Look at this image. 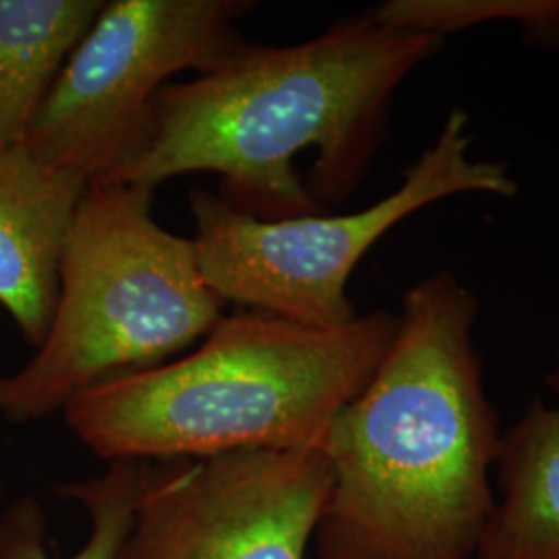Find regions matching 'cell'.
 <instances>
[{
  "mask_svg": "<svg viewBox=\"0 0 559 559\" xmlns=\"http://www.w3.org/2000/svg\"><path fill=\"white\" fill-rule=\"evenodd\" d=\"M443 36L376 15L295 46H249L210 73L164 85L154 135L106 182L154 191L187 173H214L221 200L260 221L318 216L344 201L381 140L402 80Z\"/></svg>",
  "mask_w": 559,
  "mask_h": 559,
  "instance_id": "cell-1",
  "label": "cell"
},
{
  "mask_svg": "<svg viewBox=\"0 0 559 559\" xmlns=\"http://www.w3.org/2000/svg\"><path fill=\"white\" fill-rule=\"evenodd\" d=\"M475 295L413 286L378 371L334 420L318 559H475L493 512L500 419L473 344Z\"/></svg>",
  "mask_w": 559,
  "mask_h": 559,
  "instance_id": "cell-2",
  "label": "cell"
},
{
  "mask_svg": "<svg viewBox=\"0 0 559 559\" xmlns=\"http://www.w3.org/2000/svg\"><path fill=\"white\" fill-rule=\"evenodd\" d=\"M396 323L383 309L338 328L242 309L191 355L106 381L62 413L108 462L323 452L334 420L378 371Z\"/></svg>",
  "mask_w": 559,
  "mask_h": 559,
  "instance_id": "cell-3",
  "label": "cell"
},
{
  "mask_svg": "<svg viewBox=\"0 0 559 559\" xmlns=\"http://www.w3.org/2000/svg\"><path fill=\"white\" fill-rule=\"evenodd\" d=\"M152 191L94 180L62 251L59 297L36 357L0 378V419L64 411L106 381L173 360L222 320L193 240L152 221Z\"/></svg>",
  "mask_w": 559,
  "mask_h": 559,
  "instance_id": "cell-4",
  "label": "cell"
},
{
  "mask_svg": "<svg viewBox=\"0 0 559 559\" xmlns=\"http://www.w3.org/2000/svg\"><path fill=\"white\" fill-rule=\"evenodd\" d=\"M460 193L510 198L516 182L503 164L471 158L468 117L456 108L399 189L360 212L260 221L198 189L189 198L191 240L203 278L224 302L338 328L357 320L346 284L365 253L420 207Z\"/></svg>",
  "mask_w": 559,
  "mask_h": 559,
  "instance_id": "cell-5",
  "label": "cell"
},
{
  "mask_svg": "<svg viewBox=\"0 0 559 559\" xmlns=\"http://www.w3.org/2000/svg\"><path fill=\"white\" fill-rule=\"evenodd\" d=\"M242 0H112L62 67L23 145L87 185L140 158L154 135V100L180 71L210 73L247 41Z\"/></svg>",
  "mask_w": 559,
  "mask_h": 559,
  "instance_id": "cell-6",
  "label": "cell"
},
{
  "mask_svg": "<svg viewBox=\"0 0 559 559\" xmlns=\"http://www.w3.org/2000/svg\"><path fill=\"white\" fill-rule=\"evenodd\" d=\"M332 480L323 452L152 460L117 559H305Z\"/></svg>",
  "mask_w": 559,
  "mask_h": 559,
  "instance_id": "cell-7",
  "label": "cell"
},
{
  "mask_svg": "<svg viewBox=\"0 0 559 559\" xmlns=\"http://www.w3.org/2000/svg\"><path fill=\"white\" fill-rule=\"evenodd\" d=\"M85 189L23 143L0 145V305L34 346L55 316L60 260Z\"/></svg>",
  "mask_w": 559,
  "mask_h": 559,
  "instance_id": "cell-8",
  "label": "cell"
},
{
  "mask_svg": "<svg viewBox=\"0 0 559 559\" xmlns=\"http://www.w3.org/2000/svg\"><path fill=\"white\" fill-rule=\"evenodd\" d=\"M545 383L554 402L533 400L501 436L500 501L475 559H559V340Z\"/></svg>",
  "mask_w": 559,
  "mask_h": 559,
  "instance_id": "cell-9",
  "label": "cell"
},
{
  "mask_svg": "<svg viewBox=\"0 0 559 559\" xmlns=\"http://www.w3.org/2000/svg\"><path fill=\"white\" fill-rule=\"evenodd\" d=\"M100 0H0V145H21Z\"/></svg>",
  "mask_w": 559,
  "mask_h": 559,
  "instance_id": "cell-10",
  "label": "cell"
},
{
  "mask_svg": "<svg viewBox=\"0 0 559 559\" xmlns=\"http://www.w3.org/2000/svg\"><path fill=\"white\" fill-rule=\"evenodd\" d=\"M150 468L152 460H112L98 477L57 487L60 498L78 501L92 522L85 545L69 559H117ZM0 559H52L48 522L38 501L21 498L2 510Z\"/></svg>",
  "mask_w": 559,
  "mask_h": 559,
  "instance_id": "cell-11",
  "label": "cell"
},
{
  "mask_svg": "<svg viewBox=\"0 0 559 559\" xmlns=\"http://www.w3.org/2000/svg\"><path fill=\"white\" fill-rule=\"evenodd\" d=\"M0 506H2V485H0ZM0 514H2V508H0Z\"/></svg>",
  "mask_w": 559,
  "mask_h": 559,
  "instance_id": "cell-12",
  "label": "cell"
}]
</instances>
